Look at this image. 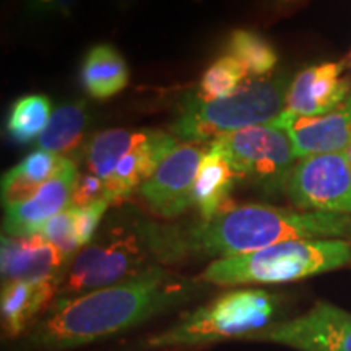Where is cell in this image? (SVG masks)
Instances as JSON below:
<instances>
[{
	"label": "cell",
	"instance_id": "ba28073f",
	"mask_svg": "<svg viewBox=\"0 0 351 351\" xmlns=\"http://www.w3.org/2000/svg\"><path fill=\"white\" fill-rule=\"evenodd\" d=\"M287 194L298 210L351 215V168L345 153L302 158Z\"/></svg>",
	"mask_w": 351,
	"mask_h": 351
},
{
	"label": "cell",
	"instance_id": "6da1fadb",
	"mask_svg": "<svg viewBox=\"0 0 351 351\" xmlns=\"http://www.w3.org/2000/svg\"><path fill=\"white\" fill-rule=\"evenodd\" d=\"M200 283L155 265L125 282L51 306L26 343L34 351H65L109 339L191 301Z\"/></svg>",
	"mask_w": 351,
	"mask_h": 351
},
{
	"label": "cell",
	"instance_id": "83f0119b",
	"mask_svg": "<svg viewBox=\"0 0 351 351\" xmlns=\"http://www.w3.org/2000/svg\"><path fill=\"white\" fill-rule=\"evenodd\" d=\"M80 0H26V10L33 16H69Z\"/></svg>",
	"mask_w": 351,
	"mask_h": 351
},
{
	"label": "cell",
	"instance_id": "44dd1931",
	"mask_svg": "<svg viewBox=\"0 0 351 351\" xmlns=\"http://www.w3.org/2000/svg\"><path fill=\"white\" fill-rule=\"evenodd\" d=\"M150 130H129V129H108L98 132L85 145V165L91 174L98 176L104 182L119 165V161L147 140Z\"/></svg>",
	"mask_w": 351,
	"mask_h": 351
},
{
	"label": "cell",
	"instance_id": "d4e9b609",
	"mask_svg": "<svg viewBox=\"0 0 351 351\" xmlns=\"http://www.w3.org/2000/svg\"><path fill=\"white\" fill-rule=\"evenodd\" d=\"M47 243L59 249L69 261H72L78 252L82 251L83 245L78 239L77 226H75V208L69 207L64 212L57 213L56 217L47 219L38 231Z\"/></svg>",
	"mask_w": 351,
	"mask_h": 351
},
{
	"label": "cell",
	"instance_id": "cb8c5ba5",
	"mask_svg": "<svg viewBox=\"0 0 351 351\" xmlns=\"http://www.w3.org/2000/svg\"><path fill=\"white\" fill-rule=\"evenodd\" d=\"M247 82V72L231 56H221L202 73L197 98L202 101H217L234 95Z\"/></svg>",
	"mask_w": 351,
	"mask_h": 351
},
{
	"label": "cell",
	"instance_id": "4dcf8cb0",
	"mask_svg": "<svg viewBox=\"0 0 351 351\" xmlns=\"http://www.w3.org/2000/svg\"><path fill=\"white\" fill-rule=\"evenodd\" d=\"M276 2L280 3V5H289V3H295V2H300V0H276Z\"/></svg>",
	"mask_w": 351,
	"mask_h": 351
},
{
	"label": "cell",
	"instance_id": "2e32d148",
	"mask_svg": "<svg viewBox=\"0 0 351 351\" xmlns=\"http://www.w3.org/2000/svg\"><path fill=\"white\" fill-rule=\"evenodd\" d=\"M59 285H34L13 282L2 287L3 335L15 339L34 322L39 314L49 309L59 293Z\"/></svg>",
	"mask_w": 351,
	"mask_h": 351
},
{
	"label": "cell",
	"instance_id": "4fadbf2b",
	"mask_svg": "<svg viewBox=\"0 0 351 351\" xmlns=\"http://www.w3.org/2000/svg\"><path fill=\"white\" fill-rule=\"evenodd\" d=\"M78 176L80 174L77 165L65 156L60 168L38 189L32 199L7 208L3 218V234L13 238L38 234L47 219L70 207Z\"/></svg>",
	"mask_w": 351,
	"mask_h": 351
},
{
	"label": "cell",
	"instance_id": "7402d4cb",
	"mask_svg": "<svg viewBox=\"0 0 351 351\" xmlns=\"http://www.w3.org/2000/svg\"><path fill=\"white\" fill-rule=\"evenodd\" d=\"M226 54L243 65L247 75L267 77L278 64V54L267 38L252 29H234L228 36Z\"/></svg>",
	"mask_w": 351,
	"mask_h": 351
},
{
	"label": "cell",
	"instance_id": "9a60e30c",
	"mask_svg": "<svg viewBox=\"0 0 351 351\" xmlns=\"http://www.w3.org/2000/svg\"><path fill=\"white\" fill-rule=\"evenodd\" d=\"M179 147L174 135L161 130H150L147 140L132 148L116 166L106 181V199L121 204L143 186L174 148Z\"/></svg>",
	"mask_w": 351,
	"mask_h": 351
},
{
	"label": "cell",
	"instance_id": "9c48e42d",
	"mask_svg": "<svg viewBox=\"0 0 351 351\" xmlns=\"http://www.w3.org/2000/svg\"><path fill=\"white\" fill-rule=\"evenodd\" d=\"M249 340L285 345L298 351H351V314L319 301L306 314L271 324Z\"/></svg>",
	"mask_w": 351,
	"mask_h": 351
},
{
	"label": "cell",
	"instance_id": "ac0fdd59",
	"mask_svg": "<svg viewBox=\"0 0 351 351\" xmlns=\"http://www.w3.org/2000/svg\"><path fill=\"white\" fill-rule=\"evenodd\" d=\"M238 179L230 163L212 148H207L197 171L194 205L202 219H210L230 207V195Z\"/></svg>",
	"mask_w": 351,
	"mask_h": 351
},
{
	"label": "cell",
	"instance_id": "4316f807",
	"mask_svg": "<svg viewBox=\"0 0 351 351\" xmlns=\"http://www.w3.org/2000/svg\"><path fill=\"white\" fill-rule=\"evenodd\" d=\"M103 199H106V182L103 179L91 173L78 176L72 192L70 207L82 208Z\"/></svg>",
	"mask_w": 351,
	"mask_h": 351
},
{
	"label": "cell",
	"instance_id": "277c9868",
	"mask_svg": "<svg viewBox=\"0 0 351 351\" xmlns=\"http://www.w3.org/2000/svg\"><path fill=\"white\" fill-rule=\"evenodd\" d=\"M289 82L287 77L251 78L236 91L217 101L186 99L171 132L178 140L197 145L218 140L247 127L271 124L285 111Z\"/></svg>",
	"mask_w": 351,
	"mask_h": 351
},
{
	"label": "cell",
	"instance_id": "8fae6325",
	"mask_svg": "<svg viewBox=\"0 0 351 351\" xmlns=\"http://www.w3.org/2000/svg\"><path fill=\"white\" fill-rule=\"evenodd\" d=\"M70 262L41 234L2 236V283L62 285Z\"/></svg>",
	"mask_w": 351,
	"mask_h": 351
},
{
	"label": "cell",
	"instance_id": "52a82bcc",
	"mask_svg": "<svg viewBox=\"0 0 351 351\" xmlns=\"http://www.w3.org/2000/svg\"><path fill=\"white\" fill-rule=\"evenodd\" d=\"M210 148L225 158L238 178L269 195L287 192L298 160L287 132L274 124L232 132L210 143Z\"/></svg>",
	"mask_w": 351,
	"mask_h": 351
},
{
	"label": "cell",
	"instance_id": "ffe728a7",
	"mask_svg": "<svg viewBox=\"0 0 351 351\" xmlns=\"http://www.w3.org/2000/svg\"><path fill=\"white\" fill-rule=\"evenodd\" d=\"M88 124L90 112L86 111V104L83 101L60 104L52 111L49 124L38 138V148L59 156L73 153L83 143Z\"/></svg>",
	"mask_w": 351,
	"mask_h": 351
},
{
	"label": "cell",
	"instance_id": "3957f363",
	"mask_svg": "<svg viewBox=\"0 0 351 351\" xmlns=\"http://www.w3.org/2000/svg\"><path fill=\"white\" fill-rule=\"evenodd\" d=\"M350 262L351 241H288L243 256L215 258L199 280L217 287L278 285L327 274Z\"/></svg>",
	"mask_w": 351,
	"mask_h": 351
},
{
	"label": "cell",
	"instance_id": "1f68e13d",
	"mask_svg": "<svg viewBox=\"0 0 351 351\" xmlns=\"http://www.w3.org/2000/svg\"><path fill=\"white\" fill-rule=\"evenodd\" d=\"M348 64L351 65V52H350V57H348Z\"/></svg>",
	"mask_w": 351,
	"mask_h": 351
},
{
	"label": "cell",
	"instance_id": "8992f818",
	"mask_svg": "<svg viewBox=\"0 0 351 351\" xmlns=\"http://www.w3.org/2000/svg\"><path fill=\"white\" fill-rule=\"evenodd\" d=\"M153 257L156 258V254L148 225L137 228V231L114 228L101 239L91 241L72 258L52 306L143 274L155 267Z\"/></svg>",
	"mask_w": 351,
	"mask_h": 351
},
{
	"label": "cell",
	"instance_id": "5b68a950",
	"mask_svg": "<svg viewBox=\"0 0 351 351\" xmlns=\"http://www.w3.org/2000/svg\"><path fill=\"white\" fill-rule=\"evenodd\" d=\"M276 298L265 289L243 288L223 293L184 315L173 327L145 341L147 350H186L230 339H251L271 326Z\"/></svg>",
	"mask_w": 351,
	"mask_h": 351
},
{
	"label": "cell",
	"instance_id": "e0dca14e",
	"mask_svg": "<svg viewBox=\"0 0 351 351\" xmlns=\"http://www.w3.org/2000/svg\"><path fill=\"white\" fill-rule=\"evenodd\" d=\"M129 65L111 44H96L83 57L80 80L90 98L106 101L129 85Z\"/></svg>",
	"mask_w": 351,
	"mask_h": 351
},
{
	"label": "cell",
	"instance_id": "5bb4252c",
	"mask_svg": "<svg viewBox=\"0 0 351 351\" xmlns=\"http://www.w3.org/2000/svg\"><path fill=\"white\" fill-rule=\"evenodd\" d=\"M345 62H326L307 67L289 83L283 114L322 116L350 98L351 82L341 77Z\"/></svg>",
	"mask_w": 351,
	"mask_h": 351
},
{
	"label": "cell",
	"instance_id": "603a6c76",
	"mask_svg": "<svg viewBox=\"0 0 351 351\" xmlns=\"http://www.w3.org/2000/svg\"><path fill=\"white\" fill-rule=\"evenodd\" d=\"M52 114L51 99L44 95H25L10 106L7 117V132L19 143L38 142L49 124Z\"/></svg>",
	"mask_w": 351,
	"mask_h": 351
},
{
	"label": "cell",
	"instance_id": "f546056e",
	"mask_svg": "<svg viewBox=\"0 0 351 351\" xmlns=\"http://www.w3.org/2000/svg\"><path fill=\"white\" fill-rule=\"evenodd\" d=\"M345 153V156H346V160H348V165H350V168H351V145L348 148H346V150L343 152Z\"/></svg>",
	"mask_w": 351,
	"mask_h": 351
},
{
	"label": "cell",
	"instance_id": "484cf974",
	"mask_svg": "<svg viewBox=\"0 0 351 351\" xmlns=\"http://www.w3.org/2000/svg\"><path fill=\"white\" fill-rule=\"evenodd\" d=\"M109 207H111V202L108 199L98 200L95 202V204L86 205V207H82V208L73 207L75 208L77 234L83 247L93 241L95 232L98 230L101 219H103L104 213L108 212Z\"/></svg>",
	"mask_w": 351,
	"mask_h": 351
},
{
	"label": "cell",
	"instance_id": "7c38bea8",
	"mask_svg": "<svg viewBox=\"0 0 351 351\" xmlns=\"http://www.w3.org/2000/svg\"><path fill=\"white\" fill-rule=\"evenodd\" d=\"M271 124L287 132L298 160L341 153L351 145V95L341 106L322 116H288L282 112Z\"/></svg>",
	"mask_w": 351,
	"mask_h": 351
},
{
	"label": "cell",
	"instance_id": "7a4b0ae2",
	"mask_svg": "<svg viewBox=\"0 0 351 351\" xmlns=\"http://www.w3.org/2000/svg\"><path fill=\"white\" fill-rule=\"evenodd\" d=\"M351 241V215L306 212L270 205H230L210 219L187 230L155 225L156 252L161 262L197 254L234 257L288 241Z\"/></svg>",
	"mask_w": 351,
	"mask_h": 351
},
{
	"label": "cell",
	"instance_id": "d6986e66",
	"mask_svg": "<svg viewBox=\"0 0 351 351\" xmlns=\"http://www.w3.org/2000/svg\"><path fill=\"white\" fill-rule=\"evenodd\" d=\"M64 158L38 148L8 169L2 178V204L5 210L32 199L38 189L60 168Z\"/></svg>",
	"mask_w": 351,
	"mask_h": 351
},
{
	"label": "cell",
	"instance_id": "30bf717a",
	"mask_svg": "<svg viewBox=\"0 0 351 351\" xmlns=\"http://www.w3.org/2000/svg\"><path fill=\"white\" fill-rule=\"evenodd\" d=\"M205 152L207 150L199 145H179L166 156L156 173L138 189L153 213L171 219L194 205L197 171Z\"/></svg>",
	"mask_w": 351,
	"mask_h": 351
},
{
	"label": "cell",
	"instance_id": "f1b7e54d",
	"mask_svg": "<svg viewBox=\"0 0 351 351\" xmlns=\"http://www.w3.org/2000/svg\"><path fill=\"white\" fill-rule=\"evenodd\" d=\"M112 2H114V5H116L117 8H121V10H127V8L135 5L138 0H112Z\"/></svg>",
	"mask_w": 351,
	"mask_h": 351
}]
</instances>
